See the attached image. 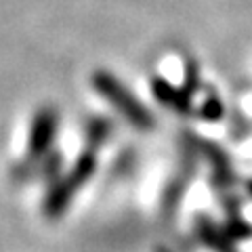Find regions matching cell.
I'll return each mask as SVG.
<instances>
[{"label": "cell", "instance_id": "1", "mask_svg": "<svg viewBox=\"0 0 252 252\" xmlns=\"http://www.w3.org/2000/svg\"><path fill=\"white\" fill-rule=\"evenodd\" d=\"M91 82H93V89L97 91L116 112H120L132 126H137L141 130L154 128V116L149 114V109L141 103L114 74L105 72V69H97V72L93 74Z\"/></svg>", "mask_w": 252, "mask_h": 252}, {"label": "cell", "instance_id": "2", "mask_svg": "<svg viewBox=\"0 0 252 252\" xmlns=\"http://www.w3.org/2000/svg\"><path fill=\"white\" fill-rule=\"evenodd\" d=\"M94 168H97L94 152L84 149V152L78 156V160L74 162V166L69 168L67 175L61 177L57 183L49 189V193H46V198H44V215L49 219L61 217L63 212L67 210L69 204H72L74 195L78 193V189L93 177Z\"/></svg>", "mask_w": 252, "mask_h": 252}, {"label": "cell", "instance_id": "3", "mask_svg": "<svg viewBox=\"0 0 252 252\" xmlns=\"http://www.w3.org/2000/svg\"><path fill=\"white\" fill-rule=\"evenodd\" d=\"M59 114L53 107L38 109L30 124V137H28V152L32 158H42L49 154L55 137H57Z\"/></svg>", "mask_w": 252, "mask_h": 252}, {"label": "cell", "instance_id": "4", "mask_svg": "<svg viewBox=\"0 0 252 252\" xmlns=\"http://www.w3.org/2000/svg\"><path fill=\"white\" fill-rule=\"evenodd\" d=\"M152 93L162 105H168L179 114L191 112V94H187L183 89H177L175 84H170L160 76H156L152 80Z\"/></svg>", "mask_w": 252, "mask_h": 252}, {"label": "cell", "instance_id": "5", "mask_svg": "<svg viewBox=\"0 0 252 252\" xmlns=\"http://www.w3.org/2000/svg\"><path fill=\"white\" fill-rule=\"evenodd\" d=\"M112 135V122L105 120V118H93L86 124L84 130V139H86V149L94 152L97 147H101Z\"/></svg>", "mask_w": 252, "mask_h": 252}, {"label": "cell", "instance_id": "6", "mask_svg": "<svg viewBox=\"0 0 252 252\" xmlns=\"http://www.w3.org/2000/svg\"><path fill=\"white\" fill-rule=\"evenodd\" d=\"M200 238L208 244L210 248H215L217 252H233V246H231V240L227 235L219 233V229L210 220L202 219L200 220Z\"/></svg>", "mask_w": 252, "mask_h": 252}, {"label": "cell", "instance_id": "7", "mask_svg": "<svg viewBox=\"0 0 252 252\" xmlns=\"http://www.w3.org/2000/svg\"><path fill=\"white\" fill-rule=\"evenodd\" d=\"M200 147L206 152V156H208V160L212 162V168H215V172H217V177L220 179V181H229L231 179V166H229V160H227V156L223 154V149H219V147H215L212 143H200Z\"/></svg>", "mask_w": 252, "mask_h": 252}, {"label": "cell", "instance_id": "8", "mask_svg": "<svg viewBox=\"0 0 252 252\" xmlns=\"http://www.w3.org/2000/svg\"><path fill=\"white\" fill-rule=\"evenodd\" d=\"M200 116L208 122H217L223 118V103L219 97H208L200 107Z\"/></svg>", "mask_w": 252, "mask_h": 252}, {"label": "cell", "instance_id": "9", "mask_svg": "<svg viewBox=\"0 0 252 252\" xmlns=\"http://www.w3.org/2000/svg\"><path fill=\"white\" fill-rule=\"evenodd\" d=\"M198 67H195L193 61H187V67H185V74H183V89L187 94H193L195 89H198Z\"/></svg>", "mask_w": 252, "mask_h": 252}, {"label": "cell", "instance_id": "10", "mask_svg": "<svg viewBox=\"0 0 252 252\" xmlns=\"http://www.w3.org/2000/svg\"><path fill=\"white\" fill-rule=\"evenodd\" d=\"M248 193L252 195V181H250V183H248Z\"/></svg>", "mask_w": 252, "mask_h": 252}]
</instances>
